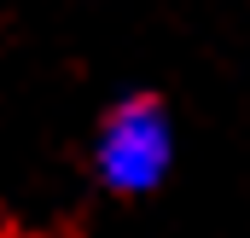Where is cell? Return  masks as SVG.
<instances>
[{
    "instance_id": "cell-1",
    "label": "cell",
    "mask_w": 250,
    "mask_h": 238,
    "mask_svg": "<svg viewBox=\"0 0 250 238\" xmlns=\"http://www.w3.org/2000/svg\"><path fill=\"white\" fill-rule=\"evenodd\" d=\"M169 163H175V128H169V111L157 99H123L99 122L93 169H99V180L111 192L140 198L169 175Z\"/></svg>"
}]
</instances>
